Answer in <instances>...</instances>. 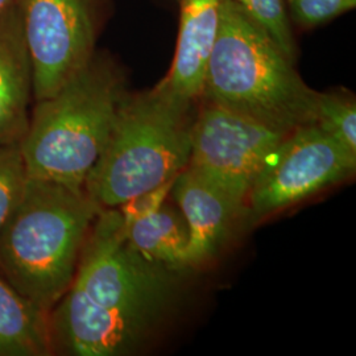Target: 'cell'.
<instances>
[{
  "label": "cell",
  "instance_id": "6da1fadb",
  "mask_svg": "<svg viewBox=\"0 0 356 356\" xmlns=\"http://www.w3.org/2000/svg\"><path fill=\"white\" fill-rule=\"evenodd\" d=\"M182 272L139 254L127 241L120 210L102 209L70 286L49 313L51 354L138 353L170 313Z\"/></svg>",
  "mask_w": 356,
  "mask_h": 356
},
{
  "label": "cell",
  "instance_id": "7a4b0ae2",
  "mask_svg": "<svg viewBox=\"0 0 356 356\" xmlns=\"http://www.w3.org/2000/svg\"><path fill=\"white\" fill-rule=\"evenodd\" d=\"M102 209L85 189L26 176L0 227V275L49 316L73 281L91 225Z\"/></svg>",
  "mask_w": 356,
  "mask_h": 356
},
{
  "label": "cell",
  "instance_id": "3957f363",
  "mask_svg": "<svg viewBox=\"0 0 356 356\" xmlns=\"http://www.w3.org/2000/svg\"><path fill=\"white\" fill-rule=\"evenodd\" d=\"M318 94L306 85L296 63L234 0H222L200 101L289 134L316 124Z\"/></svg>",
  "mask_w": 356,
  "mask_h": 356
},
{
  "label": "cell",
  "instance_id": "277c9868",
  "mask_svg": "<svg viewBox=\"0 0 356 356\" xmlns=\"http://www.w3.org/2000/svg\"><path fill=\"white\" fill-rule=\"evenodd\" d=\"M127 92L122 67L95 51L53 97L36 104L20 140L26 176L83 189Z\"/></svg>",
  "mask_w": 356,
  "mask_h": 356
},
{
  "label": "cell",
  "instance_id": "5b68a950",
  "mask_svg": "<svg viewBox=\"0 0 356 356\" xmlns=\"http://www.w3.org/2000/svg\"><path fill=\"white\" fill-rule=\"evenodd\" d=\"M195 111V103L159 86L128 91L85 191L103 209H114L176 178L189 164Z\"/></svg>",
  "mask_w": 356,
  "mask_h": 356
},
{
  "label": "cell",
  "instance_id": "8992f818",
  "mask_svg": "<svg viewBox=\"0 0 356 356\" xmlns=\"http://www.w3.org/2000/svg\"><path fill=\"white\" fill-rule=\"evenodd\" d=\"M356 154L318 126L289 132L268 160L245 201L244 225L277 211L354 176Z\"/></svg>",
  "mask_w": 356,
  "mask_h": 356
},
{
  "label": "cell",
  "instance_id": "52a82bcc",
  "mask_svg": "<svg viewBox=\"0 0 356 356\" xmlns=\"http://www.w3.org/2000/svg\"><path fill=\"white\" fill-rule=\"evenodd\" d=\"M104 4L106 0H22L36 102L53 97L95 54Z\"/></svg>",
  "mask_w": 356,
  "mask_h": 356
},
{
  "label": "cell",
  "instance_id": "ba28073f",
  "mask_svg": "<svg viewBox=\"0 0 356 356\" xmlns=\"http://www.w3.org/2000/svg\"><path fill=\"white\" fill-rule=\"evenodd\" d=\"M200 102L191 126L188 166L245 202L254 181L288 134L214 103Z\"/></svg>",
  "mask_w": 356,
  "mask_h": 356
},
{
  "label": "cell",
  "instance_id": "9c48e42d",
  "mask_svg": "<svg viewBox=\"0 0 356 356\" xmlns=\"http://www.w3.org/2000/svg\"><path fill=\"white\" fill-rule=\"evenodd\" d=\"M170 194L189 227L185 269L211 259L235 227L244 223L245 202L191 166L176 176Z\"/></svg>",
  "mask_w": 356,
  "mask_h": 356
},
{
  "label": "cell",
  "instance_id": "30bf717a",
  "mask_svg": "<svg viewBox=\"0 0 356 356\" xmlns=\"http://www.w3.org/2000/svg\"><path fill=\"white\" fill-rule=\"evenodd\" d=\"M178 1L181 16L176 56L169 73L156 86L182 102L197 103L218 36L222 0Z\"/></svg>",
  "mask_w": 356,
  "mask_h": 356
},
{
  "label": "cell",
  "instance_id": "8fae6325",
  "mask_svg": "<svg viewBox=\"0 0 356 356\" xmlns=\"http://www.w3.org/2000/svg\"><path fill=\"white\" fill-rule=\"evenodd\" d=\"M33 76L20 4L0 15V145L20 143L29 124Z\"/></svg>",
  "mask_w": 356,
  "mask_h": 356
},
{
  "label": "cell",
  "instance_id": "7c38bea8",
  "mask_svg": "<svg viewBox=\"0 0 356 356\" xmlns=\"http://www.w3.org/2000/svg\"><path fill=\"white\" fill-rule=\"evenodd\" d=\"M48 317L0 275V356L51 355Z\"/></svg>",
  "mask_w": 356,
  "mask_h": 356
},
{
  "label": "cell",
  "instance_id": "4fadbf2b",
  "mask_svg": "<svg viewBox=\"0 0 356 356\" xmlns=\"http://www.w3.org/2000/svg\"><path fill=\"white\" fill-rule=\"evenodd\" d=\"M124 231L128 242L139 254L166 267L186 270L189 227L176 206L165 201L151 214L124 223Z\"/></svg>",
  "mask_w": 356,
  "mask_h": 356
},
{
  "label": "cell",
  "instance_id": "5bb4252c",
  "mask_svg": "<svg viewBox=\"0 0 356 356\" xmlns=\"http://www.w3.org/2000/svg\"><path fill=\"white\" fill-rule=\"evenodd\" d=\"M316 126L356 154V102L344 89L319 92Z\"/></svg>",
  "mask_w": 356,
  "mask_h": 356
},
{
  "label": "cell",
  "instance_id": "9a60e30c",
  "mask_svg": "<svg viewBox=\"0 0 356 356\" xmlns=\"http://www.w3.org/2000/svg\"><path fill=\"white\" fill-rule=\"evenodd\" d=\"M256 26L284 51L293 63H297V45L293 38L285 0H234Z\"/></svg>",
  "mask_w": 356,
  "mask_h": 356
},
{
  "label": "cell",
  "instance_id": "2e32d148",
  "mask_svg": "<svg viewBox=\"0 0 356 356\" xmlns=\"http://www.w3.org/2000/svg\"><path fill=\"white\" fill-rule=\"evenodd\" d=\"M26 178L20 143L0 145V227L17 202Z\"/></svg>",
  "mask_w": 356,
  "mask_h": 356
},
{
  "label": "cell",
  "instance_id": "e0dca14e",
  "mask_svg": "<svg viewBox=\"0 0 356 356\" xmlns=\"http://www.w3.org/2000/svg\"><path fill=\"white\" fill-rule=\"evenodd\" d=\"M356 0H288L286 7L293 22L304 29L329 23L332 19L354 10Z\"/></svg>",
  "mask_w": 356,
  "mask_h": 356
},
{
  "label": "cell",
  "instance_id": "ac0fdd59",
  "mask_svg": "<svg viewBox=\"0 0 356 356\" xmlns=\"http://www.w3.org/2000/svg\"><path fill=\"white\" fill-rule=\"evenodd\" d=\"M173 179L168 181L165 184L157 186L153 191H147L144 194H140L131 201H128L120 207H118L123 216V222L129 223L138 218L148 216L153 211H156L161 204L168 200V195L170 194V189L173 185Z\"/></svg>",
  "mask_w": 356,
  "mask_h": 356
},
{
  "label": "cell",
  "instance_id": "d6986e66",
  "mask_svg": "<svg viewBox=\"0 0 356 356\" xmlns=\"http://www.w3.org/2000/svg\"><path fill=\"white\" fill-rule=\"evenodd\" d=\"M13 4V0H0V15L8 10Z\"/></svg>",
  "mask_w": 356,
  "mask_h": 356
}]
</instances>
